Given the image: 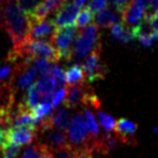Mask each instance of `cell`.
<instances>
[{
	"mask_svg": "<svg viewBox=\"0 0 158 158\" xmlns=\"http://www.w3.org/2000/svg\"><path fill=\"white\" fill-rule=\"evenodd\" d=\"M0 27L9 35L13 46L23 42L28 36V19L18 7L15 0L0 2Z\"/></svg>",
	"mask_w": 158,
	"mask_h": 158,
	"instance_id": "obj_1",
	"label": "cell"
},
{
	"mask_svg": "<svg viewBox=\"0 0 158 158\" xmlns=\"http://www.w3.org/2000/svg\"><path fill=\"white\" fill-rule=\"evenodd\" d=\"M99 47H102L99 29L95 24H90L79 29L73 47V56L77 61H82Z\"/></svg>",
	"mask_w": 158,
	"mask_h": 158,
	"instance_id": "obj_2",
	"label": "cell"
},
{
	"mask_svg": "<svg viewBox=\"0 0 158 158\" xmlns=\"http://www.w3.org/2000/svg\"><path fill=\"white\" fill-rule=\"evenodd\" d=\"M67 135V142L74 149H79L81 147H85L91 139H93L90 135L87 128L85 116L81 113H76L70 119L69 127L66 131Z\"/></svg>",
	"mask_w": 158,
	"mask_h": 158,
	"instance_id": "obj_3",
	"label": "cell"
},
{
	"mask_svg": "<svg viewBox=\"0 0 158 158\" xmlns=\"http://www.w3.org/2000/svg\"><path fill=\"white\" fill-rule=\"evenodd\" d=\"M77 28L75 26L60 27L53 33L50 42L59 52L61 60L69 61L73 57V42L77 37Z\"/></svg>",
	"mask_w": 158,
	"mask_h": 158,
	"instance_id": "obj_4",
	"label": "cell"
},
{
	"mask_svg": "<svg viewBox=\"0 0 158 158\" xmlns=\"http://www.w3.org/2000/svg\"><path fill=\"white\" fill-rule=\"evenodd\" d=\"M102 47H99L89 54L86 59L82 68L89 82L98 81L104 79L107 74V66L101 60Z\"/></svg>",
	"mask_w": 158,
	"mask_h": 158,
	"instance_id": "obj_5",
	"label": "cell"
},
{
	"mask_svg": "<svg viewBox=\"0 0 158 158\" xmlns=\"http://www.w3.org/2000/svg\"><path fill=\"white\" fill-rule=\"evenodd\" d=\"M92 93H94L92 88L86 82L75 86H66V97L64 99L63 106L67 108L84 106L87 98Z\"/></svg>",
	"mask_w": 158,
	"mask_h": 158,
	"instance_id": "obj_6",
	"label": "cell"
},
{
	"mask_svg": "<svg viewBox=\"0 0 158 158\" xmlns=\"http://www.w3.org/2000/svg\"><path fill=\"white\" fill-rule=\"evenodd\" d=\"M121 24L128 29L133 31L145 20V9L135 0H130L125 9L120 12Z\"/></svg>",
	"mask_w": 158,
	"mask_h": 158,
	"instance_id": "obj_7",
	"label": "cell"
},
{
	"mask_svg": "<svg viewBox=\"0 0 158 158\" xmlns=\"http://www.w3.org/2000/svg\"><path fill=\"white\" fill-rule=\"evenodd\" d=\"M28 23H29V29H28V36L27 38L34 40H44L47 38L52 37L53 33L56 29V27L54 26L52 20L49 19H44V20H36V19L29 18Z\"/></svg>",
	"mask_w": 158,
	"mask_h": 158,
	"instance_id": "obj_8",
	"label": "cell"
},
{
	"mask_svg": "<svg viewBox=\"0 0 158 158\" xmlns=\"http://www.w3.org/2000/svg\"><path fill=\"white\" fill-rule=\"evenodd\" d=\"M138 130V125L133 121L126 118H120L116 121L114 128L115 138L120 142L128 145H135V133Z\"/></svg>",
	"mask_w": 158,
	"mask_h": 158,
	"instance_id": "obj_9",
	"label": "cell"
},
{
	"mask_svg": "<svg viewBox=\"0 0 158 158\" xmlns=\"http://www.w3.org/2000/svg\"><path fill=\"white\" fill-rule=\"evenodd\" d=\"M79 11H80V8L77 5H75L74 2H66L56 12L54 19H52L53 24H54V26L56 28L75 26Z\"/></svg>",
	"mask_w": 158,
	"mask_h": 158,
	"instance_id": "obj_10",
	"label": "cell"
},
{
	"mask_svg": "<svg viewBox=\"0 0 158 158\" xmlns=\"http://www.w3.org/2000/svg\"><path fill=\"white\" fill-rule=\"evenodd\" d=\"M38 134H40L42 136V140H44V142L40 143H42L51 152L55 151L57 148H61V147L68 144L66 133L63 130L56 129V128H51V129L38 131L37 135Z\"/></svg>",
	"mask_w": 158,
	"mask_h": 158,
	"instance_id": "obj_11",
	"label": "cell"
},
{
	"mask_svg": "<svg viewBox=\"0 0 158 158\" xmlns=\"http://www.w3.org/2000/svg\"><path fill=\"white\" fill-rule=\"evenodd\" d=\"M37 136L36 128L15 127L8 130V140L18 145H26L31 143Z\"/></svg>",
	"mask_w": 158,
	"mask_h": 158,
	"instance_id": "obj_12",
	"label": "cell"
},
{
	"mask_svg": "<svg viewBox=\"0 0 158 158\" xmlns=\"http://www.w3.org/2000/svg\"><path fill=\"white\" fill-rule=\"evenodd\" d=\"M119 16L121 20V15L118 14V12L110 8H105L102 11L98 12V14L94 16V22L95 25L100 28H107V27H112L114 24H117Z\"/></svg>",
	"mask_w": 158,
	"mask_h": 158,
	"instance_id": "obj_13",
	"label": "cell"
},
{
	"mask_svg": "<svg viewBox=\"0 0 158 158\" xmlns=\"http://www.w3.org/2000/svg\"><path fill=\"white\" fill-rule=\"evenodd\" d=\"M65 79L67 86H75L85 82L86 75H85L84 68L79 64H74L68 67L65 72Z\"/></svg>",
	"mask_w": 158,
	"mask_h": 158,
	"instance_id": "obj_14",
	"label": "cell"
},
{
	"mask_svg": "<svg viewBox=\"0 0 158 158\" xmlns=\"http://www.w3.org/2000/svg\"><path fill=\"white\" fill-rule=\"evenodd\" d=\"M112 36L115 39L123 42H129L132 39H134L133 31L131 29H128L123 24H114L112 26Z\"/></svg>",
	"mask_w": 158,
	"mask_h": 158,
	"instance_id": "obj_15",
	"label": "cell"
},
{
	"mask_svg": "<svg viewBox=\"0 0 158 158\" xmlns=\"http://www.w3.org/2000/svg\"><path fill=\"white\" fill-rule=\"evenodd\" d=\"M93 20H94V13L88 7L84 8L82 10H80L78 16H77L75 27L78 29H82L88 25H90Z\"/></svg>",
	"mask_w": 158,
	"mask_h": 158,
	"instance_id": "obj_16",
	"label": "cell"
},
{
	"mask_svg": "<svg viewBox=\"0 0 158 158\" xmlns=\"http://www.w3.org/2000/svg\"><path fill=\"white\" fill-rule=\"evenodd\" d=\"M31 112V115H33L34 119H35L38 123L40 120H42V119L46 118L47 116L52 114L53 106L51 103H40V104H38L36 107H34Z\"/></svg>",
	"mask_w": 158,
	"mask_h": 158,
	"instance_id": "obj_17",
	"label": "cell"
},
{
	"mask_svg": "<svg viewBox=\"0 0 158 158\" xmlns=\"http://www.w3.org/2000/svg\"><path fill=\"white\" fill-rule=\"evenodd\" d=\"M84 115H85V121H86L87 128H88V131L90 133V135L92 138H98L100 131H99V125H98L97 120H95L94 115L88 108H85Z\"/></svg>",
	"mask_w": 158,
	"mask_h": 158,
	"instance_id": "obj_18",
	"label": "cell"
},
{
	"mask_svg": "<svg viewBox=\"0 0 158 158\" xmlns=\"http://www.w3.org/2000/svg\"><path fill=\"white\" fill-rule=\"evenodd\" d=\"M48 75H50L53 79L55 80L57 86H60L61 88H64L66 86V79H65V73L63 72L60 66L55 65V64H52L50 65L48 69Z\"/></svg>",
	"mask_w": 158,
	"mask_h": 158,
	"instance_id": "obj_19",
	"label": "cell"
},
{
	"mask_svg": "<svg viewBox=\"0 0 158 158\" xmlns=\"http://www.w3.org/2000/svg\"><path fill=\"white\" fill-rule=\"evenodd\" d=\"M98 118H99L100 123H101L102 127L105 129L106 132L110 133V131L114 130L115 125H116V121H115V119L113 118L112 116H110L108 114H106V113H104L99 110H98Z\"/></svg>",
	"mask_w": 158,
	"mask_h": 158,
	"instance_id": "obj_20",
	"label": "cell"
},
{
	"mask_svg": "<svg viewBox=\"0 0 158 158\" xmlns=\"http://www.w3.org/2000/svg\"><path fill=\"white\" fill-rule=\"evenodd\" d=\"M21 146L18 144H14L13 142L8 140L2 146V158H16L18 154L20 153Z\"/></svg>",
	"mask_w": 158,
	"mask_h": 158,
	"instance_id": "obj_21",
	"label": "cell"
},
{
	"mask_svg": "<svg viewBox=\"0 0 158 158\" xmlns=\"http://www.w3.org/2000/svg\"><path fill=\"white\" fill-rule=\"evenodd\" d=\"M42 148H44V144H41L40 142H37L34 145H28L24 149L20 158H39Z\"/></svg>",
	"mask_w": 158,
	"mask_h": 158,
	"instance_id": "obj_22",
	"label": "cell"
},
{
	"mask_svg": "<svg viewBox=\"0 0 158 158\" xmlns=\"http://www.w3.org/2000/svg\"><path fill=\"white\" fill-rule=\"evenodd\" d=\"M53 158H75L76 157V152L70 146L69 144L65 146L57 148L55 151H52Z\"/></svg>",
	"mask_w": 158,
	"mask_h": 158,
	"instance_id": "obj_23",
	"label": "cell"
},
{
	"mask_svg": "<svg viewBox=\"0 0 158 158\" xmlns=\"http://www.w3.org/2000/svg\"><path fill=\"white\" fill-rule=\"evenodd\" d=\"M50 62L48 60L44 59V57H37L33 61V67L37 70L38 73H40V75H46L48 73V69L50 67Z\"/></svg>",
	"mask_w": 158,
	"mask_h": 158,
	"instance_id": "obj_24",
	"label": "cell"
},
{
	"mask_svg": "<svg viewBox=\"0 0 158 158\" xmlns=\"http://www.w3.org/2000/svg\"><path fill=\"white\" fill-rule=\"evenodd\" d=\"M106 6H107V0H90L88 8L94 13V12H100L104 10Z\"/></svg>",
	"mask_w": 158,
	"mask_h": 158,
	"instance_id": "obj_25",
	"label": "cell"
},
{
	"mask_svg": "<svg viewBox=\"0 0 158 158\" xmlns=\"http://www.w3.org/2000/svg\"><path fill=\"white\" fill-rule=\"evenodd\" d=\"M66 97V88H60L56 92L54 93L53 95V99H52V106L53 107H57L62 102H64V99Z\"/></svg>",
	"mask_w": 158,
	"mask_h": 158,
	"instance_id": "obj_26",
	"label": "cell"
},
{
	"mask_svg": "<svg viewBox=\"0 0 158 158\" xmlns=\"http://www.w3.org/2000/svg\"><path fill=\"white\" fill-rule=\"evenodd\" d=\"M108 1H110V5H112L113 7H115V9L120 13V12L125 9V7L128 5V2H129L130 0H108Z\"/></svg>",
	"mask_w": 158,
	"mask_h": 158,
	"instance_id": "obj_27",
	"label": "cell"
},
{
	"mask_svg": "<svg viewBox=\"0 0 158 158\" xmlns=\"http://www.w3.org/2000/svg\"><path fill=\"white\" fill-rule=\"evenodd\" d=\"M12 73H13V68L10 65L0 66V80L7 79L10 75H12Z\"/></svg>",
	"mask_w": 158,
	"mask_h": 158,
	"instance_id": "obj_28",
	"label": "cell"
},
{
	"mask_svg": "<svg viewBox=\"0 0 158 158\" xmlns=\"http://www.w3.org/2000/svg\"><path fill=\"white\" fill-rule=\"evenodd\" d=\"M8 130L9 129H7V128H0V149L2 148L5 143L8 141Z\"/></svg>",
	"mask_w": 158,
	"mask_h": 158,
	"instance_id": "obj_29",
	"label": "cell"
},
{
	"mask_svg": "<svg viewBox=\"0 0 158 158\" xmlns=\"http://www.w3.org/2000/svg\"><path fill=\"white\" fill-rule=\"evenodd\" d=\"M41 144H42V143H41ZM39 158H53L52 152H51L50 149H48L44 145V148H42V152H41V154H40Z\"/></svg>",
	"mask_w": 158,
	"mask_h": 158,
	"instance_id": "obj_30",
	"label": "cell"
},
{
	"mask_svg": "<svg viewBox=\"0 0 158 158\" xmlns=\"http://www.w3.org/2000/svg\"><path fill=\"white\" fill-rule=\"evenodd\" d=\"M147 20V19H146ZM151 23L153 24V26H154V28L156 29V31H158V14L156 16H154L153 19H151Z\"/></svg>",
	"mask_w": 158,
	"mask_h": 158,
	"instance_id": "obj_31",
	"label": "cell"
},
{
	"mask_svg": "<svg viewBox=\"0 0 158 158\" xmlns=\"http://www.w3.org/2000/svg\"><path fill=\"white\" fill-rule=\"evenodd\" d=\"M86 2H87V0H74V3L78 6L79 8L84 7V6L86 5Z\"/></svg>",
	"mask_w": 158,
	"mask_h": 158,
	"instance_id": "obj_32",
	"label": "cell"
},
{
	"mask_svg": "<svg viewBox=\"0 0 158 158\" xmlns=\"http://www.w3.org/2000/svg\"><path fill=\"white\" fill-rule=\"evenodd\" d=\"M2 1H5V0H0V2H2Z\"/></svg>",
	"mask_w": 158,
	"mask_h": 158,
	"instance_id": "obj_33",
	"label": "cell"
},
{
	"mask_svg": "<svg viewBox=\"0 0 158 158\" xmlns=\"http://www.w3.org/2000/svg\"><path fill=\"white\" fill-rule=\"evenodd\" d=\"M0 158H2V157H0Z\"/></svg>",
	"mask_w": 158,
	"mask_h": 158,
	"instance_id": "obj_34",
	"label": "cell"
}]
</instances>
